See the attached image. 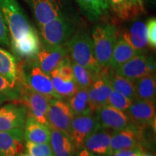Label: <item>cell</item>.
<instances>
[{"mask_svg": "<svg viewBox=\"0 0 156 156\" xmlns=\"http://www.w3.org/2000/svg\"><path fill=\"white\" fill-rule=\"evenodd\" d=\"M0 9L9 30L10 47L15 57L34 59L41 49L39 35L17 0H0Z\"/></svg>", "mask_w": 156, "mask_h": 156, "instance_id": "obj_1", "label": "cell"}, {"mask_svg": "<svg viewBox=\"0 0 156 156\" xmlns=\"http://www.w3.org/2000/svg\"><path fill=\"white\" fill-rule=\"evenodd\" d=\"M17 82L49 99H61L54 90L50 75L44 73L34 59L17 63Z\"/></svg>", "mask_w": 156, "mask_h": 156, "instance_id": "obj_2", "label": "cell"}, {"mask_svg": "<svg viewBox=\"0 0 156 156\" xmlns=\"http://www.w3.org/2000/svg\"><path fill=\"white\" fill-rule=\"evenodd\" d=\"M65 45L72 61L87 68L95 76L103 69H103L97 62L93 51L92 39L85 31L76 32Z\"/></svg>", "mask_w": 156, "mask_h": 156, "instance_id": "obj_3", "label": "cell"}, {"mask_svg": "<svg viewBox=\"0 0 156 156\" xmlns=\"http://www.w3.org/2000/svg\"><path fill=\"white\" fill-rule=\"evenodd\" d=\"M95 57L103 69H108L116 38V28L109 23L98 24L91 36Z\"/></svg>", "mask_w": 156, "mask_h": 156, "instance_id": "obj_4", "label": "cell"}, {"mask_svg": "<svg viewBox=\"0 0 156 156\" xmlns=\"http://www.w3.org/2000/svg\"><path fill=\"white\" fill-rule=\"evenodd\" d=\"M43 42L46 46L65 45L75 31V23L64 13L39 26Z\"/></svg>", "mask_w": 156, "mask_h": 156, "instance_id": "obj_5", "label": "cell"}, {"mask_svg": "<svg viewBox=\"0 0 156 156\" xmlns=\"http://www.w3.org/2000/svg\"><path fill=\"white\" fill-rule=\"evenodd\" d=\"M20 90L18 103L24 104L28 116L45 126H48L47 114L49 98L40 93L35 92L23 84L17 83Z\"/></svg>", "mask_w": 156, "mask_h": 156, "instance_id": "obj_6", "label": "cell"}, {"mask_svg": "<svg viewBox=\"0 0 156 156\" xmlns=\"http://www.w3.org/2000/svg\"><path fill=\"white\" fill-rule=\"evenodd\" d=\"M143 130L130 124L123 129L114 131V134L111 136L112 155L122 150L141 149L143 151L146 142Z\"/></svg>", "mask_w": 156, "mask_h": 156, "instance_id": "obj_7", "label": "cell"}, {"mask_svg": "<svg viewBox=\"0 0 156 156\" xmlns=\"http://www.w3.org/2000/svg\"><path fill=\"white\" fill-rule=\"evenodd\" d=\"M46 117L50 128L69 135L74 114L68 103L62 99H50Z\"/></svg>", "mask_w": 156, "mask_h": 156, "instance_id": "obj_8", "label": "cell"}, {"mask_svg": "<svg viewBox=\"0 0 156 156\" xmlns=\"http://www.w3.org/2000/svg\"><path fill=\"white\" fill-rule=\"evenodd\" d=\"M125 112L130 124L136 128L145 129L155 126V101L136 100Z\"/></svg>", "mask_w": 156, "mask_h": 156, "instance_id": "obj_9", "label": "cell"}, {"mask_svg": "<svg viewBox=\"0 0 156 156\" xmlns=\"http://www.w3.org/2000/svg\"><path fill=\"white\" fill-rule=\"evenodd\" d=\"M114 71L117 75L134 82L151 73H155V64L145 53H139Z\"/></svg>", "mask_w": 156, "mask_h": 156, "instance_id": "obj_10", "label": "cell"}, {"mask_svg": "<svg viewBox=\"0 0 156 156\" xmlns=\"http://www.w3.org/2000/svg\"><path fill=\"white\" fill-rule=\"evenodd\" d=\"M101 128L93 112L75 115L71 122L69 135L76 148L83 147L85 139L93 132Z\"/></svg>", "mask_w": 156, "mask_h": 156, "instance_id": "obj_11", "label": "cell"}, {"mask_svg": "<svg viewBox=\"0 0 156 156\" xmlns=\"http://www.w3.org/2000/svg\"><path fill=\"white\" fill-rule=\"evenodd\" d=\"M112 91L108 69H103L95 76L93 84L87 89L88 105L91 112H95L98 108L106 106Z\"/></svg>", "mask_w": 156, "mask_h": 156, "instance_id": "obj_12", "label": "cell"}, {"mask_svg": "<svg viewBox=\"0 0 156 156\" xmlns=\"http://www.w3.org/2000/svg\"><path fill=\"white\" fill-rule=\"evenodd\" d=\"M28 4L38 26L63 14L64 0H24Z\"/></svg>", "mask_w": 156, "mask_h": 156, "instance_id": "obj_13", "label": "cell"}, {"mask_svg": "<svg viewBox=\"0 0 156 156\" xmlns=\"http://www.w3.org/2000/svg\"><path fill=\"white\" fill-rule=\"evenodd\" d=\"M68 50L66 45L56 46L41 47L34 58V62L44 73L49 75L64 57L67 56Z\"/></svg>", "mask_w": 156, "mask_h": 156, "instance_id": "obj_14", "label": "cell"}, {"mask_svg": "<svg viewBox=\"0 0 156 156\" xmlns=\"http://www.w3.org/2000/svg\"><path fill=\"white\" fill-rule=\"evenodd\" d=\"M25 106L9 103L0 108V132L23 129L27 118Z\"/></svg>", "mask_w": 156, "mask_h": 156, "instance_id": "obj_15", "label": "cell"}, {"mask_svg": "<svg viewBox=\"0 0 156 156\" xmlns=\"http://www.w3.org/2000/svg\"><path fill=\"white\" fill-rule=\"evenodd\" d=\"M96 116L99 125L105 129L119 131L130 125L126 114L108 105L101 107L96 111Z\"/></svg>", "mask_w": 156, "mask_h": 156, "instance_id": "obj_16", "label": "cell"}, {"mask_svg": "<svg viewBox=\"0 0 156 156\" xmlns=\"http://www.w3.org/2000/svg\"><path fill=\"white\" fill-rule=\"evenodd\" d=\"M111 12L119 19L132 20L145 12L143 0H106Z\"/></svg>", "mask_w": 156, "mask_h": 156, "instance_id": "obj_17", "label": "cell"}, {"mask_svg": "<svg viewBox=\"0 0 156 156\" xmlns=\"http://www.w3.org/2000/svg\"><path fill=\"white\" fill-rule=\"evenodd\" d=\"M23 141L24 128L0 132V156H20Z\"/></svg>", "mask_w": 156, "mask_h": 156, "instance_id": "obj_18", "label": "cell"}, {"mask_svg": "<svg viewBox=\"0 0 156 156\" xmlns=\"http://www.w3.org/2000/svg\"><path fill=\"white\" fill-rule=\"evenodd\" d=\"M111 134L106 129L100 128L90 134L83 142V147L94 155L111 156Z\"/></svg>", "mask_w": 156, "mask_h": 156, "instance_id": "obj_19", "label": "cell"}, {"mask_svg": "<svg viewBox=\"0 0 156 156\" xmlns=\"http://www.w3.org/2000/svg\"><path fill=\"white\" fill-rule=\"evenodd\" d=\"M24 139L36 144H48L51 140L50 128L32 117L27 116L24 126Z\"/></svg>", "mask_w": 156, "mask_h": 156, "instance_id": "obj_20", "label": "cell"}, {"mask_svg": "<svg viewBox=\"0 0 156 156\" xmlns=\"http://www.w3.org/2000/svg\"><path fill=\"white\" fill-rule=\"evenodd\" d=\"M50 131L51 147L54 155L76 156V147L69 134L51 128Z\"/></svg>", "mask_w": 156, "mask_h": 156, "instance_id": "obj_21", "label": "cell"}, {"mask_svg": "<svg viewBox=\"0 0 156 156\" xmlns=\"http://www.w3.org/2000/svg\"><path fill=\"white\" fill-rule=\"evenodd\" d=\"M86 17L93 22L103 20L111 10L106 0H76Z\"/></svg>", "mask_w": 156, "mask_h": 156, "instance_id": "obj_22", "label": "cell"}, {"mask_svg": "<svg viewBox=\"0 0 156 156\" xmlns=\"http://www.w3.org/2000/svg\"><path fill=\"white\" fill-rule=\"evenodd\" d=\"M139 53L124 36H121L115 44L109 67L112 68V70H115Z\"/></svg>", "mask_w": 156, "mask_h": 156, "instance_id": "obj_23", "label": "cell"}, {"mask_svg": "<svg viewBox=\"0 0 156 156\" xmlns=\"http://www.w3.org/2000/svg\"><path fill=\"white\" fill-rule=\"evenodd\" d=\"M130 45L140 53H144V51L148 46L147 28L145 23L142 21H136L132 24L129 32L123 34Z\"/></svg>", "mask_w": 156, "mask_h": 156, "instance_id": "obj_24", "label": "cell"}, {"mask_svg": "<svg viewBox=\"0 0 156 156\" xmlns=\"http://www.w3.org/2000/svg\"><path fill=\"white\" fill-rule=\"evenodd\" d=\"M0 75L13 87H17V62L16 57L0 47Z\"/></svg>", "mask_w": 156, "mask_h": 156, "instance_id": "obj_25", "label": "cell"}, {"mask_svg": "<svg viewBox=\"0 0 156 156\" xmlns=\"http://www.w3.org/2000/svg\"><path fill=\"white\" fill-rule=\"evenodd\" d=\"M133 83L135 89L136 100L155 101L156 80L155 73L146 75Z\"/></svg>", "mask_w": 156, "mask_h": 156, "instance_id": "obj_26", "label": "cell"}, {"mask_svg": "<svg viewBox=\"0 0 156 156\" xmlns=\"http://www.w3.org/2000/svg\"><path fill=\"white\" fill-rule=\"evenodd\" d=\"M109 80L113 90L124 95L132 101L136 100L135 89L133 82L117 75L114 70H111V73H109Z\"/></svg>", "mask_w": 156, "mask_h": 156, "instance_id": "obj_27", "label": "cell"}, {"mask_svg": "<svg viewBox=\"0 0 156 156\" xmlns=\"http://www.w3.org/2000/svg\"><path fill=\"white\" fill-rule=\"evenodd\" d=\"M49 75L51 79L54 90H55L56 94L61 98V99H69L79 89V87H78L75 80H67L62 79L58 75L55 70L52 71Z\"/></svg>", "mask_w": 156, "mask_h": 156, "instance_id": "obj_28", "label": "cell"}, {"mask_svg": "<svg viewBox=\"0 0 156 156\" xmlns=\"http://www.w3.org/2000/svg\"><path fill=\"white\" fill-rule=\"evenodd\" d=\"M69 105L74 116L92 112L88 105L87 88H79L77 91L69 98Z\"/></svg>", "mask_w": 156, "mask_h": 156, "instance_id": "obj_29", "label": "cell"}, {"mask_svg": "<svg viewBox=\"0 0 156 156\" xmlns=\"http://www.w3.org/2000/svg\"><path fill=\"white\" fill-rule=\"evenodd\" d=\"M72 68L74 79L79 88L88 89L94 81L95 75L87 68L73 61H72Z\"/></svg>", "mask_w": 156, "mask_h": 156, "instance_id": "obj_30", "label": "cell"}, {"mask_svg": "<svg viewBox=\"0 0 156 156\" xmlns=\"http://www.w3.org/2000/svg\"><path fill=\"white\" fill-rule=\"evenodd\" d=\"M132 103L133 101L129 99L128 98L112 90L108 96L106 105L114 107L115 108L123 112V111H126L131 106Z\"/></svg>", "mask_w": 156, "mask_h": 156, "instance_id": "obj_31", "label": "cell"}, {"mask_svg": "<svg viewBox=\"0 0 156 156\" xmlns=\"http://www.w3.org/2000/svg\"><path fill=\"white\" fill-rule=\"evenodd\" d=\"M25 148L27 153L32 156H54L51 147L48 144H36L26 142Z\"/></svg>", "mask_w": 156, "mask_h": 156, "instance_id": "obj_32", "label": "cell"}, {"mask_svg": "<svg viewBox=\"0 0 156 156\" xmlns=\"http://www.w3.org/2000/svg\"><path fill=\"white\" fill-rule=\"evenodd\" d=\"M0 93L5 95L9 101L18 103L20 99V90L18 85L17 87H13L9 82L0 75Z\"/></svg>", "mask_w": 156, "mask_h": 156, "instance_id": "obj_33", "label": "cell"}, {"mask_svg": "<svg viewBox=\"0 0 156 156\" xmlns=\"http://www.w3.org/2000/svg\"><path fill=\"white\" fill-rule=\"evenodd\" d=\"M54 70L62 79L67 80H75L74 79L73 68H72V60L68 56L62 60L58 67Z\"/></svg>", "mask_w": 156, "mask_h": 156, "instance_id": "obj_34", "label": "cell"}, {"mask_svg": "<svg viewBox=\"0 0 156 156\" xmlns=\"http://www.w3.org/2000/svg\"><path fill=\"white\" fill-rule=\"evenodd\" d=\"M147 28V36L148 45L155 50L156 48V19L153 17L148 20L147 23L145 24Z\"/></svg>", "mask_w": 156, "mask_h": 156, "instance_id": "obj_35", "label": "cell"}, {"mask_svg": "<svg viewBox=\"0 0 156 156\" xmlns=\"http://www.w3.org/2000/svg\"><path fill=\"white\" fill-rule=\"evenodd\" d=\"M0 44L4 45L5 46H10L9 30L1 9H0Z\"/></svg>", "mask_w": 156, "mask_h": 156, "instance_id": "obj_36", "label": "cell"}, {"mask_svg": "<svg viewBox=\"0 0 156 156\" xmlns=\"http://www.w3.org/2000/svg\"><path fill=\"white\" fill-rule=\"evenodd\" d=\"M142 151L141 149H128L122 150V151H117L112 156H139L140 154Z\"/></svg>", "mask_w": 156, "mask_h": 156, "instance_id": "obj_37", "label": "cell"}, {"mask_svg": "<svg viewBox=\"0 0 156 156\" xmlns=\"http://www.w3.org/2000/svg\"><path fill=\"white\" fill-rule=\"evenodd\" d=\"M76 156H97L94 155V154L90 153V152L87 151V150L85 149H82L81 151H80L78 153L76 154Z\"/></svg>", "mask_w": 156, "mask_h": 156, "instance_id": "obj_38", "label": "cell"}, {"mask_svg": "<svg viewBox=\"0 0 156 156\" xmlns=\"http://www.w3.org/2000/svg\"><path fill=\"white\" fill-rule=\"evenodd\" d=\"M7 101H9L8 98H7V96H5V95H2V94H1V93H0V106H1L2 103H4Z\"/></svg>", "mask_w": 156, "mask_h": 156, "instance_id": "obj_39", "label": "cell"}, {"mask_svg": "<svg viewBox=\"0 0 156 156\" xmlns=\"http://www.w3.org/2000/svg\"><path fill=\"white\" fill-rule=\"evenodd\" d=\"M139 156H153V155L148 153H145V152H144V151H142L141 153H140Z\"/></svg>", "mask_w": 156, "mask_h": 156, "instance_id": "obj_40", "label": "cell"}, {"mask_svg": "<svg viewBox=\"0 0 156 156\" xmlns=\"http://www.w3.org/2000/svg\"><path fill=\"white\" fill-rule=\"evenodd\" d=\"M20 156H32L30 154H29L28 153H20Z\"/></svg>", "mask_w": 156, "mask_h": 156, "instance_id": "obj_41", "label": "cell"}]
</instances>
